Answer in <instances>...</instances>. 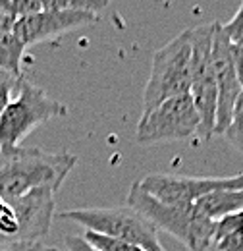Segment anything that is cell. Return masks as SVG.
I'll return each instance as SVG.
<instances>
[{
  "label": "cell",
  "instance_id": "1",
  "mask_svg": "<svg viewBox=\"0 0 243 251\" xmlns=\"http://www.w3.org/2000/svg\"><path fill=\"white\" fill-rule=\"evenodd\" d=\"M72 153H50L43 149H0V199L14 201L35 189H60L75 166Z\"/></svg>",
  "mask_w": 243,
  "mask_h": 251
},
{
  "label": "cell",
  "instance_id": "2",
  "mask_svg": "<svg viewBox=\"0 0 243 251\" xmlns=\"http://www.w3.org/2000/svg\"><path fill=\"white\" fill-rule=\"evenodd\" d=\"M127 205L139 211L160 230L178 238L191 251H207L213 246L216 222L207 219L193 205H168L143 191L135 182L127 193Z\"/></svg>",
  "mask_w": 243,
  "mask_h": 251
},
{
  "label": "cell",
  "instance_id": "3",
  "mask_svg": "<svg viewBox=\"0 0 243 251\" xmlns=\"http://www.w3.org/2000/svg\"><path fill=\"white\" fill-rule=\"evenodd\" d=\"M60 219L77 222L89 232L135 244L145 251H166L158 240V228L129 205L75 209L60 213Z\"/></svg>",
  "mask_w": 243,
  "mask_h": 251
},
{
  "label": "cell",
  "instance_id": "4",
  "mask_svg": "<svg viewBox=\"0 0 243 251\" xmlns=\"http://www.w3.org/2000/svg\"><path fill=\"white\" fill-rule=\"evenodd\" d=\"M191 89V31L185 29L152 54L151 75L143 91V112Z\"/></svg>",
  "mask_w": 243,
  "mask_h": 251
},
{
  "label": "cell",
  "instance_id": "5",
  "mask_svg": "<svg viewBox=\"0 0 243 251\" xmlns=\"http://www.w3.org/2000/svg\"><path fill=\"white\" fill-rule=\"evenodd\" d=\"M66 114V104L50 99L41 87L24 79L18 97L12 99L0 116V149L18 147L37 126Z\"/></svg>",
  "mask_w": 243,
  "mask_h": 251
},
{
  "label": "cell",
  "instance_id": "6",
  "mask_svg": "<svg viewBox=\"0 0 243 251\" xmlns=\"http://www.w3.org/2000/svg\"><path fill=\"white\" fill-rule=\"evenodd\" d=\"M191 89L189 95L199 112V137L211 139L216 127L218 87L213 64V35L214 24L191 27Z\"/></svg>",
  "mask_w": 243,
  "mask_h": 251
},
{
  "label": "cell",
  "instance_id": "7",
  "mask_svg": "<svg viewBox=\"0 0 243 251\" xmlns=\"http://www.w3.org/2000/svg\"><path fill=\"white\" fill-rule=\"evenodd\" d=\"M199 112L191 95L185 93L168 99L141 114L135 127V141L139 145H154L166 141H183L199 133Z\"/></svg>",
  "mask_w": 243,
  "mask_h": 251
},
{
  "label": "cell",
  "instance_id": "8",
  "mask_svg": "<svg viewBox=\"0 0 243 251\" xmlns=\"http://www.w3.org/2000/svg\"><path fill=\"white\" fill-rule=\"evenodd\" d=\"M139 186L154 199L168 205H193L201 197L220 189L243 188V174L230 178H193L172 174H149Z\"/></svg>",
  "mask_w": 243,
  "mask_h": 251
},
{
  "label": "cell",
  "instance_id": "9",
  "mask_svg": "<svg viewBox=\"0 0 243 251\" xmlns=\"http://www.w3.org/2000/svg\"><path fill=\"white\" fill-rule=\"evenodd\" d=\"M230 47H232V43L228 41L226 33L222 29V24L214 22L213 64L214 75H216V87H218V108H216L214 135H222L224 129L230 126L236 100H238V97L243 89L242 81L236 74V68H234Z\"/></svg>",
  "mask_w": 243,
  "mask_h": 251
},
{
  "label": "cell",
  "instance_id": "10",
  "mask_svg": "<svg viewBox=\"0 0 243 251\" xmlns=\"http://www.w3.org/2000/svg\"><path fill=\"white\" fill-rule=\"evenodd\" d=\"M98 18L93 12H52L41 10L16 22L14 33L24 41L25 47L54 39L62 33L73 31L95 24Z\"/></svg>",
  "mask_w": 243,
  "mask_h": 251
},
{
  "label": "cell",
  "instance_id": "11",
  "mask_svg": "<svg viewBox=\"0 0 243 251\" xmlns=\"http://www.w3.org/2000/svg\"><path fill=\"white\" fill-rule=\"evenodd\" d=\"M195 207L199 209V213H203L207 219L214 222L226 215L240 213L243 211V188L220 189V191L209 193L199 201H195Z\"/></svg>",
  "mask_w": 243,
  "mask_h": 251
},
{
  "label": "cell",
  "instance_id": "12",
  "mask_svg": "<svg viewBox=\"0 0 243 251\" xmlns=\"http://www.w3.org/2000/svg\"><path fill=\"white\" fill-rule=\"evenodd\" d=\"M213 246L218 251H234L243 246V211L216 220Z\"/></svg>",
  "mask_w": 243,
  "mask_h": 251
},
{
  "label": "cell",
  "instance_id": "13",
  "mask_svg": "<svg viewBox=\"0 0 243 251\" xmlns=\"http://www.w3.org/2000/svg\"><path fill=\"white\" fill-rule=\"evenodd\" d=\"M24 41L14 33V29L0 35V70L22 77V60L25 52Z\"/></svg>",
  "mask_w": 243,
  "mask_h": 251
},
{
  "label": "cell",
  "instance_id": "14",
  "mask_svg": "<svg viewBox=\"0 0 243 251\" xmlns=\"http://www.w3.org/2000/svg\"><path fill=\"white\" fill-rule=\"evenodd\" d=\"M108 0H41L43 10L52 12H93L98 14L104 10Z\"/></svg>",
  "mask_w": 243,
  "mask_h": 251
},
{
  "label": "cell",
  "instance_id": "15",
  "mask_svg": "<svg viewBox=\"0 0 243 251\" xmlns=\"http://www.w3.org/2000/svg\"><path fill=\"white\" fill-rule=\"evenodd\" d=\"M222 137L234 145L240 153H243V89L238 100H236V106H234V112H232V120H230V126L224 129Z\"/></svg>",
  "mask_w": 243,
  "mask_h": 251
},
{
  "label": "cell",
  "instance_id": "16",
  "mask_svg": "<svg viewBox=\"0 0 243 251\" xmlns=\"http://www.w3.org/2000/svg\"><path fill=\"white\" fill-rule=\"evenodd\" d=\"M41 0H0V14L22 20L31 14L41 12Z\"/></svg>",
  "mask_w": 243,
  "mask_h": 251
},
{
  "label": "cell",
  "instance_id": "17",
  "mask_svg": "<svg viewBox=\"0 0 243 251\" xmlns=\"http://www.w3.org/2000/svg\"><path fill=\"white\" fill-rule=\"evenodd\" d=\"M83 238L98 251H145L143 248H139L135 244L114 240V238H108V236H102V234H97V232H89V230H85Z\"/></svg>",
  "mask_w": 243,
  "mask_h": 251
},
{
  "label": "cell",
  "instance_id": "18",
  "mask_svg": "<svg viewBox=\"0 0 243 251\" xmlns=\"http://www.w3.org/2000/svg\"><path fill=\"white\" fill-rule=\"evenodd\" d=\"M22 81H24V77H18L14 74L0 70V116L6 110V106L12 102V93L20 91Z\"/></svg>",
  "mask_w": 243,
  "mask_h": 251
},
{
  "label": "cell",
  "instance_id": "19",
  "mask_svg": "<svg viewBox=\"0 0 243 251\" xmlns=\"http://www.w3.org/2000/svg\"><path fill=\"white\" fill-rule=\"evenodd\" d=\"M222 29L232 45H243V0L242 6L236 12V16L228 24H222Z\"/></svg>",
  "mask_w": 243,
  "mask_h": 251
},
{
  "label": "cell",
  "instance_id": "20",
  "mask_svg": "<svg viewBox=\"0 0 243 251\" xmlns=\"http://www.w3.org/2000/svg\"><path fill=\"white\" fill-rule=\"evenodd\" d=\"M66 251H98L81 236H70L66 238Z\"/></svg>",
  "mask_w": 243,
  "mask_h": 251
},
{
  "label": "cell",
  "instance_id": "21",
  "mask_svg": "<svg viewBox=\"0 0 243 251\" xmlns=\"http://www.w3.org/2000/svg\"><path fill=\"white\" fill-rule=\"evenodd\" d=\"M230 50H232V60H234L236 74H238V77H240L243 85V45H232Z\"/></svg>",
  "mask_w": 243,
  "mask_h": 251
},
{
  "label": "cell",
  "instance_id": "22",
  "mask_svg": "<svg viewBox=\"0 0 243 251\" xmlns=\"http://www.w3.org/2000/svg\"><path fill=\"white\" fill-rule=\"evenodd\" d=\"M0 251H58L56 248H49L43 244H24V246H12V248H4Z\"/></svg>",
  "mask_w": 243,
  "mask_h": 251
},
{
  "label": "cell",
  "instance_id": "23",
  "mask_svg": "<svg viewBox=\"0 0 243 251\" xmlns=\"http://www.w3.org/2000/svg\"><path fill=\"white\" fill-rule=\"evenodd\" d=\"M16 22H18L16 18H10V16L0 14V35L12 31V29H14V25H16Z\"/></svg>",
  "mask_w": 243,
  "mask_h": 251
},
{
  "label": "cell",
  "instance_id": "24",
  "mask_svg": "<svg viewBox=\"0 0 243 251\" xmlns=\"http://www.w3.org/2000/svg\"><path fill=\"white\" fill-rule=\"evenodd\" d=\"M234 251H243V246H242V248H238V250H234Z\"/></svg>",
  "mask_w": 243,
  "mask_h": 251
}]
</instances>
